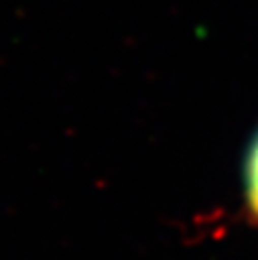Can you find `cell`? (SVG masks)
Here are the masks:
<instances>
[{
    "label": "cell",
    "instance_id": "obj_1",
    "mask_svg": "<svg viewBox=\"0 0 258 260\" xmlns=\"http://www.w3.org/2000/svg\"><path fill=\"white\" fill-rule=\"evenodd\" d=\"M242 187H244V203L246 211L252 215L254 223H258V130L254 132L242 165Z\"/></svg>",
    "mask_w": 258,
    "mask_h": 260
}]
</instances>
